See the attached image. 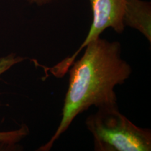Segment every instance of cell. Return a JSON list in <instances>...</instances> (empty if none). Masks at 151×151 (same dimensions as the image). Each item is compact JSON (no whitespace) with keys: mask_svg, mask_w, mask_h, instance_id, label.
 Returning a JSON list of instances; mask_svg holds the SVG:
<instances>
[{"mask_svg":"<svg viewBox=\"0 0 151 151\" xmlns=\"http://www.w3.org/2000/svg\"><path fill=\"white\" fill-rule=\"evenodd\" d=\"M96 151H150L151 132L138 127L118 106L99 108L86 120Z\"/></svg>","mask_w":151,"mask_h":151,"instance_id":"cell-2","label":"cell"},{"mask_svg":"<svg viewBox=\"0 0 151 151\" xmlns=\"http://www.w3.org/2000/svg\"><path fill=\"white\" fill-rule=\"evenodd\" d=\"M124 27L137 29L151 42V4L143 0H126Z\"/></svg>","mask_w":151,"mask_h":151,"instance_id":"cell-4","label":"cell"},{"mask_svg":"<svg viewBox=\"0 0 151 151\" xmlns=\"http://www.w3.org/2000/svg\"><path fill=\"white\" fill-rule=\"evenodd\" d=\"M3 68H0V74L4 71ZM29 133L27 126L23 125L18 129L9 132H0V143L9 147H14L17 143L20 142Z\"/></svg>","mask_w":151,"mask_h":151,"instance_id":"cell-5","label":"cell"},{"mask_svg":"<svg viewBox=\"0 0 151 151\" xmlns=\"http://www.w3.org/2000/svg\"><path fill=\"white\" fill-rule=\"evenodd\" d=\"M91 6L92 20L89 32L81 46L72 55L65 58L53 67H49L50 71L58 78H62L67 72L76 57L86 45L99 37L108 28H112L118 34L123 32L124 25L123 16L126 0H89Z\"/></svg>","mask_w":151,"mask_h":151,"instance_id":"cell-3","label":"cell"},{"mask_svg":"<svg viewBox=\"0 0 151 151\" xmlns=\"http://www.w3.org/2000/svg\"><path fill=\"white\" fill-rule=\"evenodd\" d=\"M84 48L81 59L73 62L69 69V86L59 126L38 151L50 150L73 120L90 107L118 106L115 87L123 84L132 72L131 66L122 58L121 44L99 37Z\"/></svg>","mask_w":151,"mask_h":151,"instance_id":"cell-1","label":"cell"},{"mask_svg":"<svg viewBox=\"0 0 151 151\" xmlns=\"http://www.w3.org/2000/svg\"><path fill=\"white\" fill-rule=\"evenodd\" d=\"M28 3L31 4H35L37 6H43L48 4L52 2V1H56V0H25Z\"/></svg>","mask_w":151,"mask_h":151,"instance_id":"cell-6","label":"cell"}]
</instances>
